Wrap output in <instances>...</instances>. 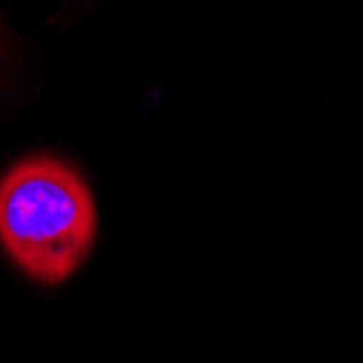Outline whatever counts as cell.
<instances>
[{
  "instance_id": "obj_1",
  "label": "cell",
  "mask_w": 363,
  "mask_h": 363,
  "mask_svg": "<svg viewBox=\"0 0 363 363\" xmlns=\"http://www.w3.org/2000/svg\"><path fill=\"white\" fill-rule=\"evenodd\" d=\"M94 235V198L59 159L28 157L0 179V242L30 279L65 281L87 257Z\"/></svg>"
}]
</instances>
